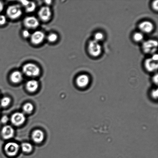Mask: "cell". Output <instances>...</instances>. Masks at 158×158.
<instances>
[{"label":"cell","mask_w":158,"mask_h":158,"mask_svg":"<svg viewBox=\"0 0 158 158\" xmlns=\"http://www.w3.org/2000/svg\"><path fill=\"white\" fill-rule=\"evenodd\" d=\"M36 5L35 3L32 2H29V4L25 7L26 10L27 12H31L35 10Z\"/></svg>","instance_id":"cell-19"},{"label":"cell","mask_w":158,"mask_h":158,"mask_svg":"<svg viewBox=\"0 0 158 158\" xmlns=\"http://www.w3.org/2000/svg\"><path fill=\"white\" fill-rule=\"evenodd\" d=\"M22 148L24 152L29 153L32 151V147L30 143H24L22 144Z\"/></svg>","instance_id":"cell-18"},{"label":"cell","mask_w":158,"mask_h":158,"mask_svg":"<svg viewBox=\"0 0 158 158\" xmlns=\"http://www.w3.org/2000/svg\"><path fill=\"white\" fill-rule=\"evenodd\" d=\"M90 81L89 77L87 75L83 74L77 77L76 83L79 87L84 88L89 85Z\"/></svg>","instance_id":"cell-10"},{"label":"cell","mask_w":158,"mask_h":158,"mask_svg":"<svg viewBox=\"0 0 158 158\" xmlns=\"http://www.w3.org/2000/svg\"><path fill=\"white\" fill-rule=\"evenodd\" d=\"M26 120V117L22 113L17 112L12 114L11 121L15 126H18L22 125Z\"/></svg>","instance_id":"cell-6"},{"label":"cell","mask_w":158,"mask_h":158,"mask_svg":"<svg viewBox=\"0 0 158 158\" xmlns=\"http://www.w3.org/2000/svg\"><path fill=\"white\" fill-rule=\"evenodd\" d=\"M19 146L15 142H10L6 144L5 146V151L6 154L10 156H14L16 155L18 153Z\"/></svg>","instance_id":"cell-5"},{"label":"cell","mask_w":158,"mask_h":158,"mask_svg":"<svg viewBox=\"0 0 158 158\" xmlns=\"http://www.w3.org/2000/svg\"><path fill=\"white\" fill-rule=\"evenodd\" d=\"M158 43L154 40H148L143 43L142 49L144 52L148 54H154L157 50Z\"/></svg>","instance_id":"cell-3"},{"label":"cell","mask_w":158,"mask_h":158,"mask_svg":"<svg viewBox=\"0 0 158 158\" xmlns=\"http://www.w3.org/2000/svg\"><path fill=\"white\" fill-rule=\"evenodd\" d=\"M144 64L145 69L148 72H154L157 70V62L154 61L151 58H148L145 60Z\"/></svg>","instance_id":"cell-12"},{"label":"cell","mask_w":158,"mask_h":158,"mask_svg":"<svg viewBox=\"0 0 158 158\" xmlns=\"http://www.w3.org/2000/svg\"><path fill=\"white\" fill-rule=\"evenodd\" d=\"M3 8H4V5H3L2 2L0 1V12L2 11Z\"/></svg>","instance_id":"cell-32"},{"label":"cell","mask_w":158,"mask_h":158,"mask_svg":"<svg viewBox=\"0 0 158 158\" xmlns=\"http://www.w3.org/2000/svg\"><path fill=\"white\" fill-rule=\"evenodd\" d=\"M46 4H51V2H52V1H46Z\"/></svg>","instance_id":"cell-33"},{"label":"cell","mask_w":158,"mask_h":158,"mask_svg":"<svg viewBox=\"0 0 158 158\" xmlns=\"http://www.w3.org/2000/svg\"><path fill=\"white\" fill-rule=\"evenodd\" d=\"M58 37L56 34H51L48 37V41L51 43L55 42L58 39Z\"/></svg>","instance_id":"cell-23"},{"label":"cell","mask_w":158,"mask_h":158,"mask_svg":"<svg viewBox=\"0 0 158 158\" xmlns=\"http://www.w3.org/2000/svg\"><path fill=\"white\" fill-rule=\"evenodd\" d=\"M6 22V18L4 15H0V25H3Z\"/></svg>","instance_id":"cell-24"},{"label":"cell","mask_w":158,"mask_h":158,"mask_svg":"<svg viewBox=\"0 0 158 158\" xmlns=\"http://www.w3.org/2000/svg\"><path fill=\"white\" fill-rule=\"evenodd\" d=\"M151 96L154 98L157 99L158 97L157 89H154L151 92Z\"/></svg>","instance_id":"cell-25"},{"label":"cell","mask_w":158,"mask_h":158,"mask_svg":"<svg viewBox=\"0 0 158 158\" xmlns=\"http://www.w3.org/2000/svg\"><path fill=\"white\" fill-rule=\"evenodd\" d=\"M26 88L30 92H35L38 87V83L35 80H31L26 83Z\"/></svg>","instance_id":"cell-15"},{"label":"cell","mask_w":158,"mask_h":158,"mask_svg":"<svg viewBox=\"0 0 158 158\" xmlns=\"http://www.w3.org/2000/svg\"><path fill=\"white\" fill-rule=\"evenodd\" d=\"M23 110L27 114H30L34 109V106L32 104L30 103H26L23 107Z\"/></svg>","instance_id":"cell-17"},{"label":"cell","mask_w":158,"mask_h":158,"mask_svg":"<svg viewBox=\"0 0 158 158\" xmlns=\"http://www.w3.org/2000/svg\"><path fill=\"white\" fill-rule=\"evenodd\" d=\"M104 37V36L103 34L100 32H97L94 35V40L99 43L100 41H102L103 40Z\"/></svg>","instance_id":"cell-21"},{"label":"cell","mask_w":158,"mask_h":158,"mask_svg":"<svg viewBox=\"0 0 158 158\" xmlns=\"http://www.w3.org/2000/svg\"><path fill=\"white\" fill-rule=\"evenodd\" d=\"M21 2V4H22L24 6V7H26V6L29 4V1H22Z\"/></svg>","instance_id":"cell-31"},{"label":"cell","mask_w":158,"mask_h":158,"mask_svg":"<svg viewBox=\"0 0 158 158\" xmlns=\"http://www.w3.org/2000/svg\"><path fill=\"white\" fill-rule=\"evenodd\" d=\"M22 13L21 7L18 5H14L7 8V14L11 19H17L21 16Z\"/></svg>","instance_id":"cell-4"},{"label":"cell","mask_w":158,"mask_h":158,"mask_svg":"<svg viewBox=\"0 0 158 158\" xmlns=\"http://www.w3.org/2000/svg\"><path fill=\"white\" fill-rule=\"evenodd\" d=\"M10 99L8 97H4L2 99L1 102V105L4 107L7 106L10 103Z\"/></svg>","instance_id":"cell-22"},{"label":"cell","mask_w":158,"mask_h":158,"mask_svg":"<svg viewBox=\"0 0 158 158\" xmlns=\"http://www.w3.org/2000/svg\"><path fill=\"white\" fill-rule=\"evenodd\" d=\"M158 1H154L152 3V7L156 11L158 10Z\"/></svg>","instance_id":"cell-27"},{"label":"cell","mask_w":158,"mask_h":158,"mask_svg":"<svg viewBox=\"0 0 158 158\" xmlns=\"http://www.w3.org/2000/svg\"><path fill=\"white\" fill-rule=\"evenodd\" d=\"M23 73L27 76L35 77L40 75V69L36 65L29 63L25 64L23 68Z\"/></svg>","instance_id":"cell-1"},{"label":"cell","mask_w":158,"mask_h":158,"mask_svg":"<svg viewBox=\"0 0 158 158\" xmlns=\"http://www.w3.org/2000/svg\"><path fill=\"white\" fill-rule=\"evenodd\" d=\"M45 38V35L41 31H36L31 35V42L32 44L37 45L42 42Z\"/></svg>","instance_id":"cell-9"},{"label":"cell","mask_w":158,"mask_h":158,"mask_svg":"<svg viewBox=\"0 0 158 158\" xmlns=\"http://www.w3.org/2000/svg\"><path fill=\"white\" fill-rule=\"evenodd\" d=\"M151 58L153 60H154V61L157 62L158 60V56L157 54H154V55H153L152 56V57Z\"/></svg>","instance_id":"cell-30"},{"label":"cell","mask_w":158,"mask_h":158,"mask_svg":"<svg viewBox=\"0 0 158 158\" xmlns=\"http://www.w3.org/2000/svg\"><path fill=\"white\" fill-rule=\"evenodd\" d=\"M32 137L35 143H41L44 140V134L41 130H36L32 133Z\"/></svg>","instance_id":"cell-14"},{"label":"cell","mask_w":158,"mask_h":158,"mask_svg":"<svg viewBox=\"0 0 158 158\" xmlns=\"http://www.w3.org/2000/svg\"><path fill=\"white\" fill-rule=\"evenodd\" d=\"M88 51L92 56L98 57L102 53V46L99 43L94 40H91L88 44Z\"/></svg>","instance_id":"cell-2"},{"label":"cell","mask_w":158,"mask_h":158,"mask_svg":"<svg viewBox=\"0 0 158 158\" xmlns=\"http://www.w3.org/2000/svg\"><path fill=\"white\" fill-rule=\"evenodd\" d=\"M14 130L13 128L10 125H6L3 128L2 130V135L5 139H9L13 137Z\"/></svg>","instance_id":"cell-13"},{"label":"cell","mask_w":158,"mask_h":158,"mask_svg":"<svg viewBox=\"0 0 158 158\" xmlns=\"http://www.w3.org/2000/svg\"><path fill=\"white\" fill-rule=\"evenodd\" d=\"M23 75L19 71H15L12 73L10 76V79L12 83H18L23 80Z\"/></svg>","instance_id":"cell-16"},{"label":"cell","mask_w":158,"mask_h":158,"mask_svg":"<svg viewBox=\"0 0 158 158\" xmlns=\"http://www.w3.org/2000/svg\"><path fill=\"white\" fill-rule=\"evenodd\" d=\"M139 28L142 32L148 33L152 31L154 29V26L151 22L145 21L139 24Z\"/></svg>","instance_id":"cell-11"},{"label":"cell","mask_w":158,"mask_h":158,"mask_svg":"<svg viewBox=\"0 0 158 158\" xmlns=\"http://www.w3.org/2000/svg\"><path fill=\"white\" fill-rule=\"evenodd\" d=\"M134 39L136 42H140L142 41L143 39V34L140 32H136L134 33L133 36Z\"/></svg>","instance_id":"cell-20"},{"label":"cell","mask_w":158,"mask_h":158,"mask_svg":"<svg viewBox=\"0 0 158 158\" xmlns=\"http://www.w3.org/2000/svg\"><path fill=\"white\" fill-rule=\"evenodd\" d=\"M38 15L40 19L43 21H48L52 15L50 9L47 6L41 7L39 11Z\"/></svg>","instance_id":"cell-7"},{"label":"cell","mask_w":158,"mask_h":158,"mask_svg":"<svg viewBox=\"0 0 158 158\" xmlns=\"http://www.w3.org/2000/svg\"><path fill=\"white\" fill-rule=\"evenodd\" d=\"M158 74H156V75H155L154 77H153V81H154L155 84H157L158 83Z\"/></svg>","instance_id":"cell-29"},{"label":"cell","mask_w":158,"mask_h":158,"mask_svg":"<svg viewBox=\"0 0 158 158\" xmlns=\"http://www.w3.org/2000/svg\"><path fill=\"white\" fill-rule=\"evenodd\" d=\"M24 23L26 27L31 29L35 28L39 25L38 19L33 16L26 17L24 19Z\"/></svg>","instance_id":"cell-8"},{"label":"cell","mask_w":158,"mask_h":158,"mask_svg":"<svg viewBox=\"0 0 158 158\" xmlns=\"http://www.w3.org/2000/svg\"><path fill=\"white\" fill-rule=\"evenodd\" d=\"M23 36L25 38H28L30 37L31 34L28 31L25 30L23 32Z\"/></svg>","instance_id":"cell-26"},{"label":"cell","mask_w":158,"mask_h":158,"mask_svg":"<svg viewBox=\"0 0 158 158\" xmlns=\"http://www.w3.org/2000/svg\"><path fill=\"white\" fill-rule=\"evenodd\" d=\"M9 120L8 117H7V116H4L2 117V118H1V122H2L3 123H7L8 121Z\"/></svg>","instance_id":"cell-28"}]
</instances>
